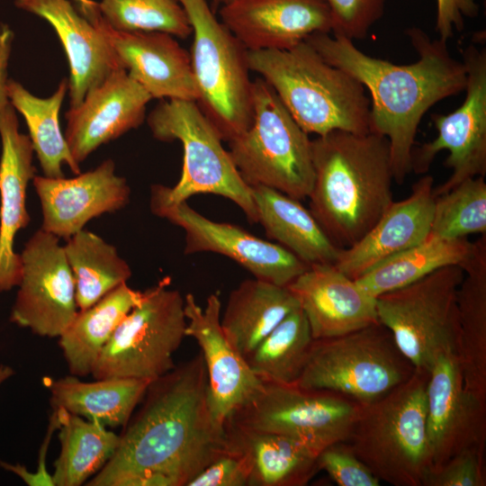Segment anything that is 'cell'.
I'll list each match as a JSON object with an SVG mask.
<instances>
[{"mask_svg":"<svg viewBox=\"0 0 486 486\" xmlns=\"http://www.w3.org/2000/svg\"><path fill=\"white\" fill-rule=\"evenodd\" d=\"M119 435L118 447L88 486H187L227 451L199 352L151 381Z\"/></svg>","mask_w":486,"mask_h":486,"instance_id":"1","label":"cell"},{"mask_svg":"<svg viewBox=\"0 0 486 486\" xmlns=\"http://www.w3.org/2000/svg\"><path fill=\"white\" fill-rule=\"evenodd\" d=\"M418 59L396 65L371 57L353 40L330 33H314L305 41L329 64L356 80L370 93V131L389 141L393 180L404 183L411 171V153L424 114L437 102L458 94L466 86V68L453 58L446 41L432 40L423 30H406Z\"/></svg>","mask_w":486,"mask_h":486,"instance_id":"2","label":"cell"},{"mask_svg":"<svg viewBox=\"0 0 486 486\" xmlns=\"http://www.w3.org/2000/svg\"><path fill=\"white\" fill-rule=\"evenodd\" d=\"M310 212L340 248L356 243L392 203L388 140L333 130L311 140Z\"/></svg>","mask_w":486,"mask_h":486,"instance_id":"3","label":"cell"},{"mask_svg":"<svg viewBox=\"0 0 486 486\" xmlns=\"http://www.w3.org/2000/svg\"><path fill=\"white\" fill-rule=\"evenodd\" d=\"M249 70L261 76L308 134L370 132L364 86L328 63L307 41L288 50H248Z\"/></svg>","mask_w":486,"mask_h":486,"instance_id":"4","label":"cell"},{"mask_svg":"<svg viewBox=\"0 0 486 486\" xmlns=\"http://www.w3.org/2000/svg\"><path fill=\"white\" fill-rule=\"evenodd\" d=\"M429 374L415 369L385 396L360 407L346 443L381 482L422 486L432 468L427 437Z\"/></svg>","mask_w":486,"mask_h":486,"instance_id":"5","label":"cell"},{"mask_svg":"<svg viewBox=\"0 0 486 486\" xmlns=\"http://www.w3.org/2000/svg\"><path fill=\"white\" fill-rule=\"evenodd\" d=\"M148 125L160 141L179 140L183 167L173 186L153 184L150 200L179 203L193 195L212 194L225 197L240 208L248 222L257 223L250 186L238 171L222 140L194 101L164 100L148 114Z\"/></svg>","mask_w":486,"mask_h":486,"instance_id":"6","label":"cell"},{"mask_svg":"<svg viewBox=\"0 0 486 486\" xmlns=\"http://www.w3.org/2000/svg\"><path fill=\"white\" fill-rule=\"evenodd\" d=\"M189 21L190 60L199 93L196 102L220 139L230 142L252 121L248 50L219 20L207 0H176Z\"/></svg>","mask_w":486,"mask_h":486,"instance_id":"7","label":"cell"},{"mask_svg":"<svg viewBox=\"0 0 486 486\" xmlns=\"http://www.w3.org/2000/svg\"><path fill=\"white\" fill-rule=\"evenodd\" d=\"M252 112L248 128L229 142L243 180L299 201L308 198L314 180L311 140L261 77L252 84Z\"/></svg>","mask_w":486,"mask_h":486,"instance_id":"8","label":"cell"},{"mask_svg":"<svg viewBox=\"0 0 486 486\" xmlns=\"http://www.w3.org/2000/svg\"><path fill=\"white\" fill-rule=\"evenodd\" d=\"M415 367L380 322L356 331L314 339L295 384L326 390L366 405L406 382Z\"/></svg>","mask_w":486,"mask_h":486,"instance_id":"9","label":"cell"},{"mask_svg":"<svg viewBox=\"0 0 486 486\" xmlns=\"http://www.w3.org/2000/svg\"><path fill=\"white\" fill-rule=\"evenodd\" d=\"M463 277L459 266H447L375 298L379 322L415 369L430 373L438 356L456 355L457 291Z\"/></svg>","mask_w":486,"mask_h":486,"instance_id":"10","label":"cell"},{"mask_svg":"<svg viewBox=\"0 0 486 486\" xmlns=\"http://www.w3.org/2000/svg\"><path fill=\"white\" fill-rule=\"evenodd\" d=\"M170 284L164 277L143 292L102 349L91 372L94 379L153 381L176 366L173 356L186 337L187 321L184 299Z\"/></svg>","mask_w":486,"mask_h":486,"instance_id":"11","label":"cell"},{"mask_svg":"<svg viewBox=\"0 0 486 486\" xmlns=\"http://www.w3.org/2000/svg\"><path fill=\"white\" fill-rule=\"evenodd\" d=\"M360 407L330 391L263 382L225 423L290 437L319 454L329 445L347 441Z\"/></svg>","mask_w":486,"mask_h":486,"instance_id":"12","label":"cell"},{"mask_svg":"<svg viewBox=\"0 0 486 486\" xmlns=\"http://www.w3.org/2000/svg\"><path fill=\"white\" fill-rule=\"evenodd\" d=\"M466 68L465 97L455 111L433 114L436 137L411 153V171L424 174L436 154L448 150L445 166L452 169L448 179L434 186L435 198L465 179L486 175V51L474 45L463 50Z\"/></svg>","mask_w":486,"mask_h":486,"instance_id":"13","label":"cell"},{"mask_svg":"<svg viewBox=\"0 0 486 486\" xmlns=\"http://www.w3.org/2000/svg\"><path fill=\"white\" fill-rule=\"evenodd\" d=\"M22 272L10 320L36 335L58 338L76 316L73 273L59 238L41 229L21 253Z\"/></svg>","mask_w":486,"mask_h":486,"instance_id":"14","label":"cell"},{"mask_svg":"<svg viewBox=\"0 0 486 486\" xmlns=\"http://www.w3.org/2000/svg\"><path fill=\"white\" fill-rule=\"evenodd\" d=\"M156 216L167 220L184 231V253L212 252L225 256L247 269L255 278L287 286L308 265L287 249L264 240L238 225L212 220L187 203L149 201Z\"/></svg>","mask_w":486,"mask_h":486,"instance_id":"15","label":"cell"},{"mask_svg":"<svg viewBox=\"0 0 486 486\" xmlns=\"http://www.w3.org/2000/svg\"><path fill=\"white\" fill-rule=\"evenodd\" d=\"M76 4L77 10L105 36L130 76L152 98L198 101L190 54L173 35L157 31L114 30L103 20L96 2Z\"/></svg>","mask_w":486,"mask_h":486,"instance_id":"16","label":"cell"},{"mask_svg":"<svg viewBox=\"0 0 486 486\" xmlns=\"http://www.w3.org/2000/svg\"><path fill=\"white\" fill-rule=\"evenodd\" d=\"M427 437L431 469L440 467L464 449L485 446L486 401L464 388L454 353L438 356L430 370Z\"/></svg>","mask_w":486,"mask_h":486,"instance_id":"17","label":"cell"},{"mask_svg":"<svg viewBox=\"0 0 486 486\" xmlns=\"http://www.w3.org/2000/svg\"><path fill=\"white\" fill-rule=\"evenodd\" d=\"M32 184L41 206L40 229L65 240L90 220L124 208L130 196L127 180L116 175L110 158L71 178L35 176Z\"/></svg>","mask_w":486,"mask_h":486,"instance_id":"18","label":"cell"},{"mask_svg":"<svg viewBox=\"0 0 486 486\" xmlns=\"http://www.w3.org/2000/svg\"><path fill=\"white\" fill-rule=\"evenodd\" d=\"M185 336L193 338L203 357L215 418L224 428L227 419L249 401L262 386L245 358L226 338L220 326L221 302L212 293L201 307L192 293L185 295Z\"/></svg>","mask_w":486,"mask_h":486,"instance_id":"19","label":"cell"},{"mask_svg":"<svg viewBox=\"0 0 486 486\" xmlns=\"http://www.w3.org/2000/svg\"><path fill=\"white\" fill-rule=\"evenodd\" d=\"M151 99L125 69L90 90L65 113L64 137L75 161L80 164L100 146L141 125Z\"/></svg>","mask_w":486,"mask_h":486,"instance_id":"20","label":"cell"},{"mask_svg":"<svg viewBox=\"0 0 486 486\" xmlns=\"http://www.w3.org/2000/svg\"><path fill=\"white\" fill-rule=\"evenodd\" d=\"M220 21L248 50H288L314 33H331L323 0H237Z\"/></svg>","mask_w":486,"mask_h":486,"instance_id":"21","label":"cell"},{"mask_svg":"<svg viewBox=\"0 0 486 486\" xmlns=\"http://www.w3.org/2000/svg\"><path fill=\"white\" fill-rule=\"evenodd\" d=\"M0 292L18 286L22 272L21 254L14 251V238L31 217L26 195L36 176L34 149L29 135L20 131L16 111L9 102L0 112Z\"/></svg>","mask_w":486,"mask_h":486,"instance_id":"22","label":"cell"},{"mask_svg":"<svg viewBox=\"0 0 486 486\" xmlns=\"http://www.w3.org/2000/svg\"><path fill=\"white\" fill-rule=\"evenodd\" d=\"M313 339L345 335L379 322L375 298L334 264H314L287 285Z\"/></svg>","mask_w":486,"mask_h":486,"instance_id":"23","label":"cell"},{"mask_svg":"<svg viewBox=\"0 0 486 486\" xmlns=\"http://www.w3.org/2000/svg\"><path fill=\"white\" fill-rule=\"evenodd\" d=\"M14 5L47 21L58 36L69 65L70 108L112 73L125 69L103 32L70 1L15 0Z\"/></svg>","mask_w":486,"mask_h":486,"instance_id":"24","label":"cell"},{"mask_svg":"<svg viewBox=\"0 0 486 486\" xmlns=\"http://www.w3.org/2000/svg\"><path fill=\"white\" fill-rule=\"evenodd\" d=\"M434 178L417 181L411 194L392 202L377 222L354 245L341 248L334 264L353 280L383 260L423 241L429 234L435 196Z\"/></svg>","mask_w":486,"mask_h":486,"instance_id":"25","label":"cell"},{"mask_svg":"<svg viewBox=\"0 0 486 486\" xmlns=\"http://www.w3.org/2000/svg\"><path fill=\"white\" fill-rule=\"evenodd\" d=\"M227 450L248 467V486H304L319 472L318 454L290 437L225 423Z\"/></svg>","mask_w":486,"mask_h":486,"instance_id":"26","label":"cell"},{"mask_svg":"<svg viewBox=\"0 0 486 486\" xmlns=\"http://www.w3.org/2000/svg\"><path fill=\"white\" fill-rule=\"evenodd\" d=\"M460 266L456 356L464 388L486 401V234L472 242Z\"/></svg>","mask_w":486,"mask_h":486,"instance_id":"27","label":"cell"},{"mask_svg":"<svg viewBox=\"0 0 486 486\" xmlns=\"http://www.w3.org/2000/svg\"><path fill=\"white\" fill-rule=\"evenodd\" d=\"M299 302L287 286L261 279L242 281L227 300L220 326L223 333L245 359Z\"/></svg>","mask_w":486,"mask_h":486,"instance_id":"28","label":"cell"},{"mask_svg":"<svg viewBox=\"0 0 486 486\" xmlns=\"http://www.w3.org/2000/svg\"><path fill=\"white\" fill-rule=\"evenodd\" d=\"M250 188L257 223L269 238L308 266L336 263L341 248L331 241L301 201L267 186Z\"/></svg>","mask_w":486,"mask_h":486,"instance_id":"29","label":"cell"},{"mask_svg":"<svg viewBox=\"0 0 486 486\" xmlns=\"http://www.w3.org/2000/svg\"><path fill=\"white\" fill-rule=\"evenodd\" d=\"M151 381L135 378L95 379L82 382L77 376L45 378L52 410L68 412L104 427H124L140 403Z\"/></svg>","mask_w":486,"mask_h":486,"instance_id":"30","label":"cell"},{"mask_svg":"<svg viewBox=\"0 0 486 486\" xmlns=\"http://www.w3.org/2000/svg\"><path fill=\"white\" fill-rule=\"evenodd\" d=\"M143 292L127 283L117 286L91 307L79 310L58 337L70 374L86 376L105 344L124 317L136 307Z\"/></svg>","mask_w":486,"mask_h":486,"instance_id":"31","label":"cell"},{"mask_svg":"<svg viewBox=\"0 0 486 486\" xmlns=\"http://www.w3.org/2000/svg\"><path fill=\"white\" fill-rule=\"evenodd\" d=\"M68 89V79L63 78L50 96L40 98L14 79L9 78L7 83L9 102L24 118L34 153L47 177H64V165L68 166L75 175L81 173L58 122L59 111Z\"/></svg>","mask_w":486,"mask_h":486,"instance_id":"32","label":"cell"},{"mask_svg":"<svg viewBox=\"0 0 486 486\" xmlns=\"http://www.w3.org/2000/svg\"><path fill=\"white\" fill-rule=\"evenodd\" d=\"M472 242L428 236L418 244L379 263L358 277L357 284L374 298L410 284L447 266H461Z\"/></svg>","mask_w":486,"mask_h":486,"instance_id":"33","label":"cell"},{"mask_svg":"<svg viewBox=\"0 0 486 486\" xmlns=\"http://www.w3.org/2000/svg\"><path fill=\"white\" fill-rule=\"evenodd\" d=\"M58 410L60 453L54 463V486H79L96 474L115 453L120 437L104 425Z\"/></svg>","mask_w":486,"mask_h":486,"instance_id":"34","label":"cell"},{"mask_svg":"<svg viewBox=\"0 0 486 486\" xmlns=\"http://www.w3.org/2000/svg\"><path fill=\"white\" fill-rule=\"evenodd\" d=\"M66 241L63 247L73 273L79 310L91 307L131 276L129 264L100 236L82 230Z\"/></svg>","mask_w":486,"mask_h":486,"instance_id":"35","label":"cell"},{"mask_svg":"<svg viewBox=\"0 0 486 486\" xmlns=\"http://www.w3.org/2000/svg\"><path fill=\"white\" fill-rule=\"evenodd\" d=\"M313 340L306 316L299 307L245 360L262 382L293 384L305 366Z\"/></svg>","mask_w":486,"mask_h":486,"instance_id":"36","label":"cell"},{"mask_svg":"<svg viewBox=\"0 0 486 486\" xmlns=\"http://www.w3.org/2000/svg\"><path fill=\"white\" fill-rule=\"evenodd\" d=\"M486 234V183L483 176L464 180L435 198L429 235L464 238Z\"/></svg>","mask_w":486,"mask_h":486,"instance_id":"37","label":"cell"},{"mask_svg":"<svg viewBox=\"0 0 486 486\" xmlns=\"http://www.w3.org/2000/svg\"><path fill=\"white\" fill-rule=\"evenodd\" d=\"M96 6L103 20L114 30L157 31L182 39L192 34L187 16L176 0H101Z\"/></svg>","mask_w":486,"mask_h":486,"instance_id":"38","label":"cell"},{"mask_svg":"<svg viewBox=\"0 0 486 486\" xmlns=\"http://www.w3.org/2000/svg\"><path fill=\"white\" fill-rule=\"evenodd\" d=\"M330 13L331 33L350 40L364 39L383 15L385 0H323Z\"/></svg>","mask_w":486,"mask_h":486,"instance_id":"39","label":"cell"},{"mask_svg":"<svg viewBox=\"0 0 486 486\" xmlns=\"http://www.w3.org/2000/svg\"><path fill=\"white\" fill-rule=\"evenodd\" d=\"M485 446L469 447L426 474L422 486H485Z\"/></svg>","mask_w":486,"mask_h":486,"instance_id":"40","label":"cell"},{"mask_svg":"<svg viewBox=\"0 0 486 486\" xmlns=\"http://www.w3.org/2000/svg\"><path fill=\"white\" fill-rule=\"evenodd\" d=\"M319 470L325 471L338 486H380L381 481L355 454L346 442L325 447L318 455Z\"/></svg>","mask_w":486,"mask_h":486,"instance_id":"41","label":"cell"},{"mask_svg":"<svg viewBox=\"0 0 486 486\" xmlns=\"http://www.w3.org/2000/svg\"><path fill=\"white\" fill-rule=\"evenodd\" d=\"M187 486H248L244 459L227 450L194 477Z\"/></svg>","mask_w":486,"mask_h":486,"instance_id":"42","label":"cell"},{"mask_svg":"<svg viewBox=\"0 0 486 486\" xmlns=\"http://www.w3.org/2000/svg\"><path fill=\"white\" fill-rule=\"evenodd\" d=\"M479 4L476 0H436V31L439 39L447 40L455 32H462L464 17L478 15Z\"/></svg>","mask_w":486,"mask_h":486,"instance_id":"43","label":"cell"},{"mask_svg":"<svg viewBox=\"0 0 486 486\" xmlns=\"http://www.w3.org/2000/svg\"><path fill=\"white\" fill-rule=\"evenodd\" d=\"M60 426V415L58 410H52L50 418V423L46 436L40 449L39 462L36 472H31L25 467L20 464H10L4 462H0V465L8 471H12L20 476L23 482L30 486H54L52 475H50L46 468V456L51 436L55 430Z\"/></svg>","mask_w":486,"mask_h":486,"instance_id":"44","label":"cell"},{"mask_svg":"<svg viewBox=\"0 0 486 486\" xmlns=\"http://www.w3.org/2000/svg\"><path fill=\"white\" fill-rule=\"evenodd\" d=\"M14 36V32L7 24L0 23V112L9 103L7 94L8 65Z\"/></svg>","mask_w":486,"mask_h":486,"instance_id":"45","label":"cell"},{"mask_svg":"<svg viewBox=\"0 0 486 486\" xmlns=\"http://www.w3.org/2000/svg\"><path fill=\"white\" fill-rule=\"evenodd\" d=\"M13 374V371L8 366H0V384L2 382L6 380L9 376H11Z\"/></svg>","mask_w":486,"mask_h":486,"instance_id":"46","label":"cell"},{"mask_svg":"<svg viewBox=\"0 0 486 486\" xmlns=\"http://www.w3.org/2000/svg\"><path fill=\"white\" fill-rule=\"evenodd\" d=\"M216 4L225 5L237 0H212Z\"/></svg>","mask_w":486,"mask_h":486,"instance_id":"47","label":"cell"},{"mask_svg":"<svg viewBox=\"0 0 486 486\" xmlns=\"http://www.w3.org/2000/svg\"><path fill=\"white\" fill-rule=\"evenodd\" d=\"M75 1H76V3H85V2H86L88 0H75Z\"/></svg>","mask_w":486,"mask_h":486,"instance_id":"48","label":"cell"}]
</instances>
